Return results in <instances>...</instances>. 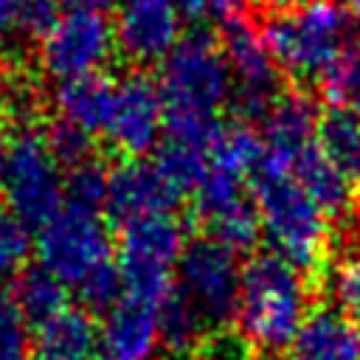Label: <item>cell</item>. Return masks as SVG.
<instances>
[{"instance_id":"7a4b0ae2","label":"cell","mask_w":360,"mask_h":360,"mask_svg":"<svg viewBox=\"0 0 360 360\" xmlns=\"http://www.w3.org/2000/svg\"><path fill=\"white\" fill-rule=\"evenodd\" d=\"M250 183L262 236L270 242L273 253L304 273L318 270L329 256L332 217L276 166L259 163Z\"/></svg>"},{"instance_id":"9c48e42d","label":"cell","mask_w":360,"mask_h":360,"mask_svg":"<svg viewBox=\"0 0 360 360\" xmlns=\"http://www.w3.org/2000/svg\"><path fill=\"white\" fill-rule=\"evenodd\" d=\"M239 281L242 267L236 250L211 236L188 242L177 262V290L202 315L208 329L233 321Z\"/></svg>"},{"instance_id":"74e56055","label":"cell","mask_w":360,"mask_h":360,"mask_svg":"<svg viewBox=\"0 0 360 360\" xmlns=\"http://www.w3.org/2000/svg\"><path fill=\"white\" fill-rule=\"evenodd\" d=\"M70 3H73V6H84V8H98V11H101V8H107L112 0H70Z\"/></svg>"},{"instance_id":"d590c367","label":"cell","mask_w":360,"mask_h":360,"mask_svg":"<svg viewBox=\"0 0 360 360\" xmlns=\"http://www.w3.org/2000/svg\"><path fill=\"white\" fill-rule=\"evenodd\" d=\"M20 8L22 0H0V42L20 28Z\"/></svg>"},{"instance_id":"6da1fadb","label":"cell","mask_w":360,"mask_h":360,"mask_svg":"<svg viewBox=\"0 0 360 360\" xmlns=\"http://www.w3.org/2000/svg\"><path fill=\"white\" fill-rule=\"evenodd\" d=\"M309 281L301 267L276 253H259L242 267L236 298V329L248 346L278 352L292 346L309 318Z\"/></svg>"},{"instance_id":"60d3db41","label":"cell","mask_w":360,"mask_h":360,"mask_svg":"<svg viewBox=\"0 0 360 360\" xmlns=\"http://www.w3.org/2000/svg\"><path fill=\"white\" fill-rule=\"evenodd\" d=\"M346 3V8L354 14V17H360V0H343Z\"/></svg>"},{"instance_id":"d4e9b609","label":"cell","mask_w":360,"mask_h":360,"mask_svg":"<svg viewBox=\"0 0 360 360\" xmlns=\"http://www.w3.org/2000/svg\"><path fill=\"white\" fill-rule=\"evenodd\" d=\"M318 141L346 180L360 188V118L332 107L326 115H321Z\"/></svg>"},{"instance_id":"b9f144b4","label":"cell","mask_w":360,"mask_h":360,"mask_svg":"<svg viewBox=\"0 0 360 360\" xmlns=\"http://www.w3.org/2000/svg\"><path fill=\"white\" fill-rule=\"evenodd\" d=\"M256 360H276V357H256Z\"/></svg>"},{"instance_id":"f1b7e54d","label":"cell","mask_w":360,"mask_h":360,"mask_svg":"<svg viewBox=\"0 0 360 360\" xmlns=\"http://www.w3.org/2000/svg\"><path fill=\"white\" fill-rule=\"evenodd\" d=\"M42 135H45V143L59 166L76 169V166L93 160V135L87 129H82L65 118H53L42 129Z\"/></svg>"},{"instance_id":"83f0119b","label":"cell","mask_w":360,"mask_h":360,"mask_svg":"<svg viewBox=\"0 0 360 360\" xmlns=\"http://www.w3.org/2000/svg\"><path fill=\"white\" fill-rule=\"evenodd\" d=\"M31 250V228L8 208H0V284L6 278H17L28 267Z\"/></svg>"},{"instance_id":"f546056e","label":"cell","mask_w":360,"mask_h":360,"mask_svg":"<svg viewBox=\"0 0 360 360\" xmlns=\"http://www.w3.org/2000/svg\"><path fill=\"white\" fill-rule=\"evenodd\" d=\"M31 354L34 340L28 321L14 301V292L0 284V360H31Z\"/></svg>"},{"instance_id":"7c38bea8","label":"cell","mask_w":360,"mask_h":360,"mask_svg":"<svg viewBox=\"0 0 360 360\" xmlns=\"http://www.w3.org/2000/svg\"><path fill=\"white\" fill-rule=\"evenodd\" d=\"M222 51L233 79V101L250 115L262 118L273 98L278 96V65L264 42V34L256 31L245 17L222 22Z\"/></svg>"},{"instance_id":"5b68a950","label":"cell","mask_w":360,"mask_h":360,"mask_svg":"<svg viewBox=\"0 0 360 360\" xmlns=\"http://www.w3.org/2000/svg\"><path fill=\"white\" fill-rule=\"evenodd\" d=\"M186 245V225L174 211H158L124 222L115 242L124 295L158 307L174 290V273Z\"/></svg>"},{"instance_id":"f35d334b","label":"cell","mask_w":360,"mask_h":360,"mask_svg":"<svg viewBox=\"0 0 360 360\" xmlns=\"http://www.w3.org/2000/svg\"><path fill=\"white\" fill-rule=\"evenodd\" d=\"M6 155H8V138H6V135H3V129H0V172H3Z\"/></svg>"},{"instance_id":"30bf717a","label":"cell","mask_w":360,"mask_h":360,"mask_svg":"<svg viewBox=\"0 0 360 360\" xmlns=\"http://www.w3.org/2000/svg\"><path fill=\"white\" fill-rule=\"evenodd\" d=\"M248 183V177H239L233 172L205 166V174L191 194L194 211L208 236L236 253L253 248L262 233L253 188Z\"/></svg>"},{"instance_id":"4316f807","label":"cell","mask_w":360,"mask_h":360,"mask_svg":"<svg viewBox=\"0 0 360 360\" xmlns=\"http://www.w3.org/2000/svg\"><path fill=\"white\" fill-rule=\"evenodd\" d=\"M326 298L338 312L360 323V253L340 256L326 270Z\"/></svg>"},{"instance_id":"7bdbcfd3","label":"cell","mask_w":360,"mask_h":360,"mask_svg":"<svg viewBox=\"0 0 360 360\" xmlns=\"http://www.w3.org/2000/svg\"><path fill=\"white\" fill-rule=\"evenodd\" d=\"M357 236H360V222H357Z\"/></svg>"},{"instance_id":"ab89813d","label":"cell","mask_w":360,"mask_h":360,"mask_svg":"<svg viewBox=\"0 0 360 360\" xmlns=\"http://www.w3.org/2000/svg\"><path fill=\"white\" fill-rule=\"evenodd\" d=\"M267 6H273V8H290V6H295V3H301V0H264Z\"/></svg>"},{"instance_id":"1f68e13d","label":"cell","mask_w":360,"mask_h":360,"mask_svg":"<svg viewBox=\"0 0 360 360\" xmlns=\"http://www.w3.org/2000/svg\"><path fill=\"white\" fill-rule=\"evenodd\" d=\"M79 301L90 312H107L124 298V278L118 270V262H110L98 270H93L84 281L76 284Z\"/></svg>"},{"instance_id":"4fadbf2b","label":"cell","mask_w":360,"mask_h":360,"mask_svg":"<svg viewBox=\"0 0 360 360\" xmlns=\"http://www.w3.org/2000/svg\"><path fill=\"white\" fill-rule=\"evenodd\" d=\"M112 31L129 62H163L183 39V11L177 0H124Z\"/></svg>"},{"instance_id":"44dd1931","label":"cell","mask_w":360,"mask_h":360,"mask_svg":"<svg viewBox=\"0 0 360 360\" xmlns=\"http://www.w3.org/2000/svg\"><path fill=\"white\" fill-rule=\"evenodd\" d=\"M205 332L208 323L177 287L158 304V338H160V349L169 357L194 360V354L205 343Z\"/></svg>"},{"instance_id":"e575fe53","label":"cell","mask_w":360,"mask_h":360,"mask_svg":"<svg viewBox=\"0 0 360 360\" xmlns=\"http://www.w3.org/2000/svg\"><path fill=\"white\" fill-rule=\"evenodd\" d=\"M194 360H245V352L239 340H205L202 349L194 354Z\"/></svg>"},{"instance_id":"ba28073f","label":"cell","mask_w":360,"mask_h":360,"mask_svg":"<svg viewBox=\"0 0 360 360\" xmlns=\"http://www.w3.org/2000/svg\"><path fill=\"white\" fill-rule=\"evenodd\" d=\"M115 48V31L104 11L70 6L39 39V68L56 82L98 73Z\"/></svg>"},{"instance_id":"8992f818","label":"cell","mask_w":360,"mask_h":360,"mask_svg":"<svg viewBox=\"0 0 360 360\" xmlns=\"http://www.w3.org/2000/svg\"><path fill=\"white\" fill-rule=\"evenodd\" d=\"M6 208L28 228H42L65 205V174L51 155L42 129L20 127L8 141V155L0 172Z\"/></svg>"},{"instance_id":"e0dca14e","label":"cell","mask_w":360,"mask_h":360,"mask_svg":"<svg viewBox=\"0 0 360 360\" xmlns=\"http://www.w3.org/2000/svg\"><path fill=\"white\" fill-rule=\"evenodd\" d=\"M290 360H360V326L335 307L312 309L290 346Z\"/></svg>"},{"instance_id":"ac0fdd59","label":"cell","mask_w":360,"mask_h":360,"mask_svg":"<svg viewBox=\"0 0 360 360\" xmlns=\"http://www.w3.org/2000/svg\"><path fill=\"white\" fill-rule=\"evenodd\" d=\"M98 332L93 312L84 307H65L59 315L37 326L34 354L37 360H90L98 349Z\"/></svg>"},{"instance_id":"2e32d148","label":"cell","mask_w":360,"mask_h":360,"mask_svg":"<svg viewBox=\"0 0 360 360\" xmlns=\"http://www.w3.org/2000/svg\"><path fill=\"white\" fill-rule=\"evenodd\" d=\"M98 346L104 360H152L160 349L158 307L124 295L112 309L104 312Z\"/></svg>"},{"instance_id":"ffe728a7","label":"cell","mask_w":360,"mask_h":360,"mask_svg":"<svg viewBox=\"0 0 360 360\" xmlns=\"http://www.w3.org/2000/svg\"><path fill=\"white\" fill-rule=\"evenodd\" d=\"M112 96H115V82H110L104 73L65 79L56 84V93H53L56 118H65L87 129L90 135L104 132L112 110Z\"/></svg>"},{"instance_id":"8d00e7d4","label":"cell","mask_w":360,"mask_h":360,"mask_svg":"<svg viewBox=\"0 0 360 360\" xmlns=\"http://www.w3.org/2000/svg\"><path fill=\"white\" fill-rule=\"evenodd\" d=\"M8 93H11V87H8V79H6V70H3V65H0V112L8 107Z\"/></svg>"},{"instance_id":"cb8c5ba5","label":"cell","mask_w":360,"mask_h":360,"mask_svg":"<svg viewBox=\"0 0 360 360\" xmlns=\"http://www.w3.org/2000/svg\"><path fill=\"white\" fill-rule=\"evenodd\" d=\"M14 301L28 323H45L68 307V284L42 264L25 267L14 281Z\"/></svg>"},{"instance_id":"603a6c76","label":"cell","mask_w":360,"mask_h":360,"mask_svg":"<svg viewBox=\"0 0 360 360\" xmlns=\"http://www.w3.org/2000/svg\"><path fill=\"white\" fill-rule=\"evenodd\" d=\"M152 163L166 180V186L172 188V194L180 200L183 194H194V188L200 186L205 166H208V149L191 141L163 135V141L155 149Z\"/></svg>"},{"instance_id":"3957f363","label":"cell","mask_w":360,"mask_h":360,"mask_svg":"<svg viewBox=\"0 0 360 360\" xmlns=\"http://www.w3.org/2000/svg\"><path fill=\"white\" fill-rule=\"evenodd\" d=\"M158 87L166 107V127L219 121L222 107L233 96L222 42L205 31L186 34L160 62Z\"/></svg>"},{"instance_id":"7402d4cb","label":"cell","mask_w":360,"mask_h":360,"mask_svg":"<svg viewBox=\"0 0 360 360\" xmlns=\"http://www.w3.org/2000/svg\"><path fill=\"white\" fill-rule=\"evenodd\" d=\"M262 163V135L245 121L219 124L208 143V166L253 180Z\"/></svg>"},{"instance_id":"836d02e7","label":"cell","mask_w":360,"mask_h":360,"mask_svg":"<svg viewBox=\"0 0 360 360\" xmlns=\"http://www.w3.org/2000/svg\"><path fill=\"white\" fill-rule=\"evenodd\" d=\"M183 17L191 20H217V22H228L242 17V8L248 6V0H177Z\"/></svg>"},{"instance_id":"9a60e30c","label":"cell","mask_w":360,"mask_h":360,"mask_svg":"<svg viewBox=\"0 0 360 360\" xmlns=\"http://www.w3.org/2000/svg\"><path fill=\"white\" fill-rule=\"evenodd\" d=\"M177 197L155 169L141 158H127L107 172V202L104 211L118 222H129L146 214L172 211Z\"/></svg>"},{"instance_id":"52a82bcc","label":"cell","mask_w":360,"mask_h":360,"mask_svg":"<svg viewBox=\"0 0 360 360\" xmlns=\"http://www.w3.org/2000/svg\"><path fill=\"white\" fill-rule=\"evenodd\" d=\"M39 264L62 278L68 287L84 281L93 270L115 262L112 239L96 211L62 205V211L39 228L37 236Z\"/></svg>"},{"instance_id":"d6a6232c","label":"cell","mask_w":360,"mask_h":360,"mask_svg":"<svg viewBox=\"0 0 360 360\" xmlns=\"http://www.w3.org/2000/svg\"><path fill=\"white\" fill-rule=\"evenodd\" d=\"M59 6L56 0H22L20 8V31L34 37L37 42L51 31V25L59 20Z\"/></svg>"},{"instance_id":"4dcf8cb0","label":"cell","mask_w":360,"mask_h":360,"mask_svg":"<svg viewBox=\"0 0 360 360\" xmlns=\"http://www.w3.org/2000/svg\"><path fill=\"white\" fill-rule=\"evenodd\" d=\"M65 202L98 214L107 202V169H101L96 160L70 169L65 177Z\"/></svg>"},{"instance_id":"8fae6325","label":"cell","mask_w":360,"mask_h":360,"mask_svg":"<svg viewBox=\"0 0 360 360\" xmlns=\"http://www.w3.org/2000/svg\"><path fill=\"white\" fill-rule=\"evenodd\" d=\"M166 132V107L155 79L135 70L115 82L112 110L107 121V141L124 158H143L158 149Z\"/></svg>"},{"instance_id":"5bb4252c","label":"cell","mask_w":360,"mask_h":360,"mask_svg":"<svg viewBox=\"0 0 360 360\" xmlns=\"http://www.w3.org/2000/svg\"><path fill=\"white\" fill-rule=\"evenodd\" d=\"M321 115L309 96L278 93L262 115V163L284 169L304 149L318 143Z\"/></svg>"},{"instance_id":"484cf974","label":"cell","mask_w":360,"mask_h":360,"mask_svg":"<svg viewBox=\"0 0 360 360\" xmlns=\"http://www.w3.org/2000/svg\"><path fill=\"white\" fill-rule=\"evenodd\" d=\"M321 87L335 110H346L360 118V53L346 51L321 76Z\"/></svg>"},{"instance_id":"d6986e66","label":"cell","mask_w":360,"mask_h":360,"mask_svg":"<svg viewBox=\"0 0 360 360\" xmlns=\"http://www.w3.org/2000/svg\"><path fill=\"white\" fill-rule=\"evenodd\" d=\"M270 166V163H267ZM278 169V166H276ZM281 172H287L329 217H340L352 205L354 186L346 180V174L332 163V158L323 152L321 141L309 149H304L295 160H290Z\"/></svg>"},{"instance_id":"277c9868","label":"cell","mask_w":360,"mask_h":360,"mask_svg":"<svg viewBox=\"0 0 360 360\" xmlns=\"http://www.w3.org/2000/svg\"><path fill=\"white\" fill-rule=\"evenodd\" d=\"M262 34L281 73L312 82L349 51L352 11L340 0H301L276 11Z\"/></svg>"}]
</instances>
